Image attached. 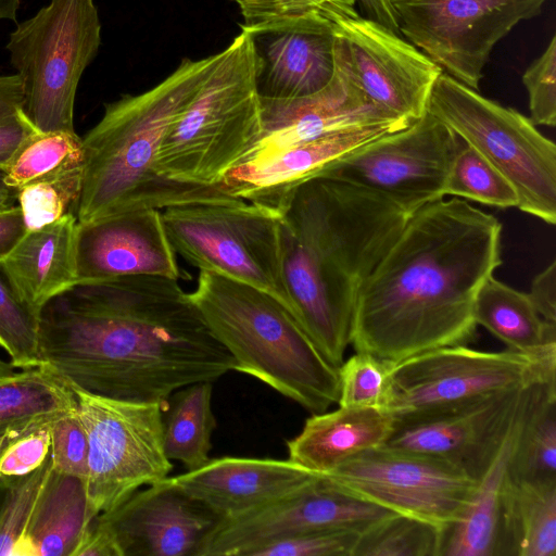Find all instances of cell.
I'll use <instances>...</instances> for the list:
<instances>
[{"instance_id":"14","label":"cell","mask_w":556,"mask_h":556,"mask_svg":"<svg viewBox=\"0 0 556 556\" xmlns=\"http://www.w3.org/2000/svg\"><path fill=\"white\" fill-rule=\"evenodd\" d=\"M462 143L453 130L426 111L408 126L338 159L319 176L369 189L414 213L445 197L448 172Z\"/></svg>"},{"instance_id":"11","label":"cell","mask_w":556,"mask_h":556,"mask_svg":"<svg viewBox=\"0 0 556 556\" xmlns=\"http://www.w3.org/2000/svg\"><path fill=\"white\" fill-rule=\"evenodd\" d=\"M556 376V350L485 352L466 344L433 349L392 367L394 419L448 409Z\"/></svg>"},{"instance_id":"21","label":"cell","mask_w":556,"mask_h":556,"mask_svg":"<svg viewBox=\"0 0 556 556\" xmlns=\"http://www.w3.org/2000/svg\"><path fill=\"white\" fill-rule=\"evenodd\" d=\"M248 31L257 56L261 98H301L319 91L331 80L334 36L330 20H309Z\"/></svg>"},{"instance_id":"42","label":"cell","mask_w":556,"mask_h":556,"mask_svg":"<svg viewBox=\"0 0 556 556\" xmlns=\"http://www.w3.org/2000/svg\"><path fill=\"white\" fill-rule=\"evenodd\" d=\"M529 97L530 121L536 125H556V36L522 75Z\"/></svg>"},{"instance_id":"7","label":"cell","mask_w":556,"mask_h":556,"mask_svg":"<svg viewBox=\"0 0 556 556\" xmlns=\"http://www.w3.org/2000/svg\"><path fill=\"white\" fill-rule=\"evenodd\" d=\"M100 46L94 0H50L10 33L5 49L22 81V110L37 131H75L77 88Z\"/></svg>"},{"instance_id":"25","label":"cell","mask_w":556,"mask_h":556,"mask_svg":"<svg viewBox=\"0 0 556 556\" xmlns=\"http://www.w3.org/2000/svg\"><path fill=\"white\" fill-rule=\"evenodd\" d=\"M394 429L383 409L343 407L312 414L287 441L288 458L314 473H326L349 458L383 445Z\"/></svg>"},{"instance_id":"29","label":"cell","mask_w":556,"mask_h":556,"mask_svg":"<svg viewBox=\"0 0 556 556\" xmlns=\"http://www.w3.org/2000/svg\"><path fill=\"white\" fill-rule=\"evenodd\" d=\"M507 476L530 483L556 482V376L535 382L522 404Z\"/></svg>"},{"instance_id":"15","label":"cell","mask_w":556,"mask_h":556,"mask_svg":"<svg viewBox=\"0 0 556 556\" xmlns=\"http://www.w3.org/2000/svg\"><path fill=\"white\" fill-rule=\"evenodd\" d=\"M334 67L376 106L414 122L428 109L443 70L408 40L376 20L333 22Z\"/></svg>"},{"instance_id":"43","label":"cell","mask_w":556,"mask_h":556,"mask_svg":"<svg viewBox=\"0 0 556 556\" xmlns=\"http://www.w3.org/2000/svg\"><path fill=\"white\" fill-rule=\"evenodd\" d=\"M50 435L53 470L85 481L88 440L77 408L52 420Z\"/></svg>"},{"instance_id":"45","label":"cell","mask_w":556,"mask_h":556,"mask_svg":"<svg viewBox=\"0 0 556 556\" xmlns=\"http://www.w3.org/2000/svg\"><path fill=\"white\" fill-rule=\"evenodd\" d=\"M37 132L22 109L0 118V169L9 167L26 141Z\"/></svg>"},{"instance_id":"24","label":"cell","mask_w":556,"mask_h":556,"mask_svg":"<svg viewBox=\"0 0 556 556\" xmlns=\"http://www.w3.org/2000/svg\"><path fill=\"white\" fill-rule=\"evenodd\" d=\"M73 212L25 231L0 261V271L20 300L39 318L55 298L78 283Z\"/></svg>"},{"instance_id":"13","label":"cell","mask_w":556,"mask_h":556,"mask_svg":"<svg viewBox=\"0 0 556 556\" xmlns=\"http://www.w3.org/2000/svg\"><path fill=\"white\" fill-rule=\"evenodd\" d=\"M399 30L465 86L479 90L496 43L546 0H391Z\"/></svg>"},{"instance_id":"20","label":"cell","mask_w":556,"mask_h":556,"mask_svg":"<svg viewBox=\"0 0 556 556\" xmlns=\"http://www.w3.org/2000/svg\"><path fill=\"white\" fill-rule=\"evenodd\" d=\"M77 286L148 275L189 278L180 269L161 210L144 208L78 223Z\"/></svg>"},{"instance_id":"27","label":"cell","mask_w":556,"mask_h":556,"mask_svg":"<svg viewBox=\"0 0 556 556\" xmlns=\"http://www.w3.org/2000/svg\"><path fill=\"white\" fill-rule=\"evenodd\" d=\"M497 556H556V482L506 479Z\"/></svg>"},{"instance_id":"18","label":"cell","mask_w":556,"mask_h":556,"mask_svg":"<svg viewBox=\"0 0 556 556\" xmlns=\"http://www.w3.org/2000/svg\"><path fill=\"white\" fill-rule=\"evenodd\" d=\"M98 517L113 532L123 556H197L222 519L169 476Z\"/></svg>"},{"instance_id":"23","label":"cell","mask_w":556,"mask_h":556,"mask_svg":"<svg viewBox=\"0 0 556 556\" xmlns=\"http://www.w3.org/2000/svg\"><path fill=\"white\" fill-rule=\"evenodd\" d=\"M317 475L289 458L224 456L173 478L188 494L225 518L274 500Z\"/></svg>"},{"instance_id":"54","label":"cell","mask_w":556,"mask_h":556,"mask_svg":"<svg viewBox=\"0 0 556 556\" xmlns=\"http://www.w3.org/2000/svg\"><path fill=\"white\" fill-rule=\"evenodd\" d=\"M17 369L12 366L9 359L4 358L0 353V379L15 372Z\"/></svg>"},{"instance_id":"19","label":"cell","mask_w":556,"mask_h":556,"mask_svg":"<svg viewBox=\"0 0 556 556\" xmlns=\"http://www.w3.org/2000/svg\"><path fill=\"white\" fill-rule=\"evenodd\" d=\"M261 137L238 164L261 162L296 144L342 130L372 126L399 130L413 123L372 104L336 67L331 80L319 91L295 99L261 98Z\"/></svg>"},{"instance_id":"3","label":"cell","mask_w":556,"mask_h":556,"mask_svg":"<svg viewBox=\"0 0 556 556\" xmlns=\"http://www.w3.org/2000/svg\"><path fill=\"white\" fill-rule=\"evenodd\" d=\"M412 214L324 176L299 185L279 212L289 312L332 366L344 362L361 288Z\"/></svg>"},{"instance_id":"48","label":"cell","mask_w":556,"mask_h":556,"mask_svg":"<svg viewBox=\"0 0 556 556\" xmlns=\"http://www.w3.org/2000/svg\"><path fill=\"white\" fill-rule=\"evenodd\" d=\"M27 230L18 205L0 208V261Z\"/></svg>"},{"instance_id":"4","label":"cell","mask_w":556,"mask_h":556,"mask_svg":"<svg viewBox=\"0 0 556 556\" xmlns=\"http://www.w3.org/2000/svg\"><path fill=\"white\" fill-rule=\"evenodd\" d=\"M220 56L222 51L199 60L184 59L153 88L104 104L101 119L83 138V182L73 211L78 223L185 203L244 201L232 197L224 185L178 182L155 169L166 131Z\"/></svg>"},{"instance_id":"26","label":"cell","mask_w":556,"mask_h":556,"mask_svg":"<svg viewBox=\"0 0 556 556\" xmlns=\"http://www.w3.org/2000/svg\"><path fill=\"white\" fill-rule=\"evenodd\" d=\"M94 517L85 481L52 468L28 527L27 556H73Z\"/></svg>"},{"instance_id":"2","label":"cell","mask_w":556,"mask_h":556,"mask_svg":"<svg viewBox=\"0 0 556 556\" xmlns=\"http://www.w3.org/2000/svg\"><path fill=\"white\" fill-rule=\"evenodd\" d=\"M501 233L495 216L460 198L416 210L357 294L355 352L395 364L470 342L477 294L502 263Z\"/></svg>"},{"instance_id":"52","label":"cell","mask_w":556,"mask_h":556,"mask_svg":"<svg viewBox=\"0 0 556 556\" xmlns=\"http://www.w3.org/2000/svg\"><path fill=\"white\" fill-rule=\"evenodd\" d=\"M4 175L5 172L0 169V208L14 205L16 201V191L5 185Z\"/></svg>"},{"instance_id":"17","label":"cell","mask_w":556,"mask_h":556,"mask_svg":"<svg viewBox=\"0 0 556 556\" xmlns=\"http://www.w3.org/2000/svg\"><path fill=\"white\" fill-rule=\"evenodd\" d=\"M532 384L457 407L394 419L384 445L448 462L480 480Z\"/></svg>"},{"instance_id":"33","label":"cell","mask_w":556,"mask_h":556,"mask_svg":"<svg viewBox=\"0 0 556 556\" xmlns=\"http://www.w3.org/2000/svg\"><path fill=\"white\" fill-rule=\"evenodd\" d=\"M79 165H84V144L75 131H37L5 169L4 182L17 191L31 181Z\"/></svg>"},{"instance_id":"40","label":"cell","mask_w":556,"mask_h":556,"mask_svg":"<svg viewBox=\"0 0 556 556\" xmlns=\"http://www.w3.org/2000/svg\"><path fill=\"white\" fill-rule=\"evenodd\" d=\"M393 363L369 353L355 352L339 370V406L388 412L392 396Z\"/></svg>"},{"instance_id":"22","label":"cell","mask_w":556,"mask_h":556,"mask_svg":"<svg viewBox=\"0 0 556 556\" xmlns=\"http://www.w3.org/2000/svg\"><path fill=\"white\" fill-rule=\"evenodd\" d=\"M391 131L395 130L372 126L330 134L261 162L238 164L225 175L223 185L232 197L279 214L299 185L319 176L354 149Z\"/></svg>"},{"instance_id":"9","label":"cell","mask_w":556,"mask_h":556,"mask_svg":"<svg viewBox=\"0 0 556 556\" xmlns=\"http://www.w3.org/2000/svg\"><path fill=\"white\" fill-rule=\"evenodd\" d=\"M161 213L174 251L188 263L266 291L289 311L278 213L245 201L185 203Z\"/></svg>"},{"instance_id":"5","label":"cell","mask_w":556,"mask_h":556,"mask_svg":"<svg viewBox=\"0 0 556 556\" xmlns=\"http://www.w3.org/2000/svg\"><path fill=\"white\" fill-rule=\"evenodd\" d=\"M191 300L215 339L249 375L311 414L338 404L339 370L270 293L200 270Z\"/></svg>"},{"instance_id":"1","label":"cell","mask_w":556,"mask_h":556,"mask_svg":"<svg viewBox=\"0 0 556 556\" xmlns=\"http://www.w3.org/2000/svg\"><path fill=\"white\" fill-rule=\"evenodd\" d=\"M40 362L71 387L162 403L236 366L178 280L148 275L76 286L52 300L40 316Z\"/></svg>"},{"instance_id":"38","label":"cell","mask_w":556,"mask_h":556,"mask_svg":"<svg viewBox=\"0 0 556 556\" xmlns=\"http://www.w3.org/2000/svg\"><path fill=\"white\" fill-rule=\"evenodd\" d=\"M84 165L27 184L16 191L27 229L52 223L75 206L80 194Z\"/></svg>"},{"instance_id":"46","label":"cell","mask_w":556,"mask_h":556,"mask_svg":"<svg viewBox=\"0 0 556 556\" xmlns=\"http://www.w3.org/2000/svg\"><path fill=\"white\" fill-rule=\"evenodd\" d=\"M73 556H123L111 529L96 516L79 541Z\"/></svg>"},{"instance_id":"12","label":"cell","mask_w":556,"mask_h":556,"mask_svg":"<svg viewBox=\"0 0 556 556\" xmlns=\"http://www.w3.org/2000/svg\"><path fill=\"white\" fill-rule=\"evenodd\" d=\"M319 475L348 494L442 530L464 516L479 483L454 464L384 444Z\"/></svg>"},{"instance_id":"47","label":"cell","mask_w":556,"mask_h":556,"mask_svg":"<svg viewBox=\"0 0 556 556\" xmlns=\"http://www.w3.org/2000/svg\"><path fill=\"white\" fill-rule=\"evenodd\" d=\"M528 295L538 314L545 321L556 325L555 261L533 278Z\"/></svg>"},{"instance_id":"34","label":"cell","mask_w":556,"mask_h":556,"mask_svg":"<svg viewBox=\"0 0 556 556\" xmlns=\"http://www.w3.org/2000/svg\"><path fill=\"white\" fill-rule=\"evenodd\" d=\"M442 529L392 514L359 533L352 556H440Z\"/></svg>"},{"instance_id":"8","label":"cell","mask_w":556,"mask_h":556,"mask_svg":"<svg viewBox=\"0 0 556 556\" xmlns=\"http://www.w3.org/2000/svg\"><path fill=\"white\" fill-rule=\"evenodd\" d=\"M427 111L511 184L520 211L555 225L556 146L529 117L444 72L433 85Z\"/></svg>"},{"instance_id":"44","label":"cell","mask_w":556,"mask_h":556,"mask_svg":"<svg viewBox=\"0 0 556 556\" xmlns=\"http://www.w3.org/2000/svg\"><path fill=\"white\" fill-rule=\"evenodd\" d=\"M50 424L23 433L7 447L0 458V477H22L43 465L51 448Z\"/></svg>"},{"instance_id":"50","label":"cell","mask_w":556,"mask_h":556,"mask_svg":"<svg viewBox=\"0 0 556 556\" xmlns=\"http://www.w3.org/2000/svg\"><path fill=\"white\" fill-rule=\"evenodd\" d=\"M366 16L378 21L400 34L396 15L391 0H357Z\"/></svg>"},{"instance_id":"16","label":"cell","mask_w":556,"mask_h":556,"mask_svg":"<svg viewBox=\"0 0 556 556\" xmlns=\"http://www.w3.org/2000/svg\"><path fill=\"white\" fill-rule=\"evenodd\" d=\"M392 514L334 488L318 473L274 500L222 518L197 556H248L262 544L313 531L361 533Z\"/></svg>"},{"instance_id":"39","label":"cell","mask_w":556,"mask_h":556,"mask_svg":"<svg viewBox=\"0 0 556 556\" xmlns=\"http://www.w3.org/2000/svg\"><path fill=\"white\" fill-rule=\"evenodd\" d=\"M242 29L255 30L317 18L332 23L358 15L357 0H236Z\"/></svg>"},{"instance_id":"49","label":"cell","mask_w":556,"mask_h":556,"mask_svg":"<svg viewBox=\"0 0 556 556\" xmlns=\"http://www.w3.org/2000/svg\"><path fill=\"white\" fill-rule=\"evenodd\" d=\"M23 100L22 81L18 75H0V118L22 109Z\"/></svg>"},{"instance_id":"36","label":"cell","mask_w":556,"mask_h":556,"mask_svg":"<svg viewBox=\"0 0 556 556\" xmlns=\"http://www.w3.org/2000/svg\"><path fill=\"white\" fill-rule=\"evenodd\" d=\"M444 194L498 208L518 205V195L511 184L465 142L452 162Z\"/></svg>"},{"instance_id":"35","label":"cell","mask_w":556,"mask_h":556,"mask_svg":"<svg viewBox=\"0 0 556 556\" xmlns=\"http://www.w3.org/2000/svg\"><path fill=\"white\" fill-rule=\"evenodd\" d=\"M49 454L35 471L22 477H0V556H27L31 516L52 471Z\"/></svg>"},{"instance_id":"31","label":"cell","mask_w":556,"mask_h":556,"mask_svg":"<svg viewBox=\"0 0 556 556\" xmlns=\"http://www.w3.org/2000/svg\"><path fill=\"white\" fill-rule=\"evenodd\" d=\"M76 408L72 388L42 364L0 379V433L48 424Z\"/></svg>"},{"instance_id":"28","label":"cell","mask_w":556,"mask_h":556,"mask_svg":"<svg viewBox=\"0 0 556 556\" xmlns=\"http://www.w3.org/2000/svg\"><path fill=\"white\" fill-rule=\"evenodd\" d=\"M522 404L503 445L479 480L466 513L457 522L442 530L440 556H497L502 492Z\"/></svg>"},{"instance_id":"37","label":"cell","mask_w":556,"mask_h":556,"mask_svg":"<svg viewBox=\"0 0 556 556\" xmlns=\"http://www.w3.org/2000/svg\"><path fill=\"white\" fill-rule=\"evenodd\" d=\"M0 350L16 369L41 365L40 318L20 300L1 271Z\"/></svg>"},{"instance_id":"51","label":"cell","mask_w":556,"mask_h":556,"mask_svg":"<svg viewBox=\"0 0 556 556\" xmlns=\"http://www.w3.org/2000/svg\"><path fill=\"white\" fill-rule=\"evenodd\" d=\"M21 0H0V21L17 23Z\"/></svg>"},{"instance_id":"53","label":"cell","mask_w":556,"mask_h":556,"mask_svg":"<svg viewBox=\"0 0 556 556\" xmlns=\"http://www.w3.org/2000/svg\"><path fill=\"white\" fill-rule=\"evenodd\" d=\"M34 428H36V427H34ZM34 428H29V429H11V430H7V431L0 433V458H1L2 454L4 453V451L7 450V447L14 440H16L20 435H22L23 433H25V432H27V431H29V430H31Z\"/></svg>"},{"instance_id":"41","label":"cell","mask_w":556,"mask_h":556,"mask_svg":"<svg viewBox=\"0 0 556 556\" xmlns=\"http://www.w3.org/2000/svg\"><path fill=\"white\" fill-rule=\"evenodd\" d=\"M359 532L313 531L262 544L248 556H352Z\"/></svg>"},{"instance_id":"6","label":"cell","mask_w":556,"mask_h":556,"mask_svg":"<svg viewBox=\"0 0 556 556\" xmlns=\"http://www.w3.org/2000/svg\"><path fill=\"white\" fill-rule=\"evenodd\" d=\"M257 73L252 36L241 29L166 131L155 160L160 175L185 184L223 185L262 134Z\"/></svg>"},{"instance_id":"10","label":"cell","mask_w":556,"mask_h":556,"mask_svg":"<svg viewBox=\"0 0 556 556\" xmlns=\"http://www.w3.org/2000/svg\"><path fill=\"white\" fill-rule=\"evenodd\" d=\"M71 388L87 433L85 486L94 516L169 476L174 465L165 454L163 431L167 402L119 400Z\"/></svg>"},{"instance_id":"30","label":"cell","mask_w":556,"mask_h":556,"mask_svg":"<svg viewBox=\"0 0 556 556\" xmlns=\"http://www.w3.org/2000/svg\"><path fill=\"white\" fill-rule=\"evenodd\" d=\"M477 326H482L508 350L540 354L556 350V325L535 311L528 293L491 276L480 288L473 307Z\"/></svg>"},{"instance_id":"32","label":"cell","mask_w":556,"mask_h":556,"mask_svg":"<svg viewBox=\"0 0 556 556\" xmlns=\"http://www.w3.org/2000/svg\"><path fill=\"white\" fill-rule=\"evenodd\" d=\"M213 382L202 381L175 391L167 400L163 419L164 450L169 460L187 471L210 459L216 419L212 409Z\"/></svg>"}]
</instances>
